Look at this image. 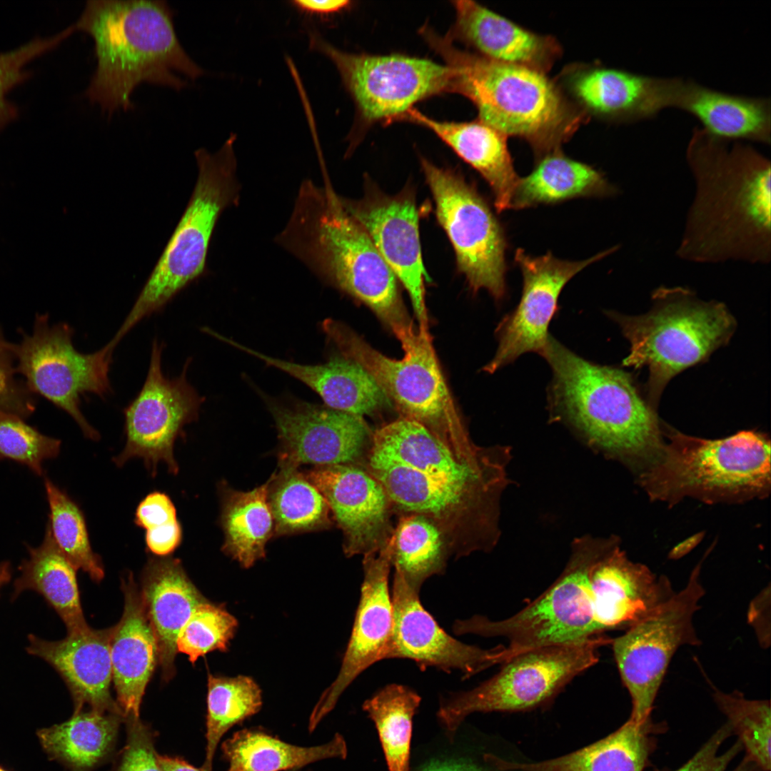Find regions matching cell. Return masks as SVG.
<instances>
[{
    "instance_id": "obj_1",
    "label": "cell",
    "mask_w": 771,
    "mask_h": 771,
    "mask_svg": "<svg viewBox=\"0 0 771 771\" xmlns=\"http://www.w3.org/2000/svg\"><path fill=\"white\" fill-rule=\"evenodd\" d=\"M512 457L511 448L501 445L458 455L423 425L400 416L373 433L363 466L394 510L433 520L459 558L497 545Z\"/></svg>"
},
{
    "instance_id": "obj_2",
    "label": "cell",
    "mask_w": 771,
    "mask_h": 771,
    "mask_svg": "<svg viewBox=\"0 0 771 771\" xmlns=\"http://www.w3.org/2000/svg\"><path fill=\"white\" fill-rule=\"evenodd\" d=\"M695 193L677 256L700 263L771 259V163L750 144L695 128L686 149Z\"/></svg>"
},
{
    "instance_id": "obj_3",
    "label": "cell",
    "mask_w": 771,
    "mask_h": 771,
    "mask_svg": "<svg viewBox=\"0 0 771 771\" xmlns=\"http://www.w3.org/2000/svg\"><path fill=\"white\" fill-rule=\"evenodd\" d=\"M304 180L275 242L315 276L368 306L398 339L414 328L397 278L366 231L343 206L328 175Z\"/></svg>"
},
{
    "instance_id": "obj_4",
    "label": "cell",
    "mask_w": 771,
    "mask_h": 771,
    "mask_svg": "<svg viewBox=\"0 0 771 771\" xmlns=\"http://www.w3.org/2000/svg\"><path fill=\"white\" fill-rule=\"evenodd\" d=\"M94 44L96 67L85 96L109 114L133 108L141 83L181 90L205 71L181 44L165 1L90 0L75 24Z\"/></svg>"
},
{
    "instance_id": "obj_5",
    "label": "cell",
    "mask_w": 771,
    "mask_h": 771,
    "mask_svg": "<svg viewBox=\"0 0 771 771\" xmlns=\"http://www.w3.org/2000/svg\"><path fill=\"white\" fill-rule=\"evenodd\" d=\"M541 356L553 374V421L565 423L593 451L628 466L647 469L658 459L665 442L656 411L628 373L588 361L550 336Z\"/></svg>"
},
{
    "instance_id": "obj_6",
    "label": "cell",
    "mask_w": 771,
    "mask_h": 771,
    "mask_svg": "<svg viewBox=\"0 0 771 771\" xmlns=\"http://www.w3.org/2000/svg\"><path fill=\"white\" fill-rule=\"evenodd\" d=\"M420 34L453 71V91L470 100L478 119L530 144L538 158L561 148L588 120L547 74L458 49L428 26Z\"/></svg>"
},
{
    "instance_id": "obj_7",
    "label": "cell",
    "mask_w": 771,
    "mask_h": 771,
    "mask_svg": "<svg viewBox=\"0 0 771 771\" xmlns=\"http://www.w3.org/2000/svg\"><path fill=\"white\" fill-rule=\"evenodd\" d=\"M651 299L652 308L645 314L607 315L630 345L623 364L647 368V403L656 410L670 379L727 343L736 321L724 303L700 300L687 288L660 286Z\"/></svg>"
},
{
    "instance_id": "obj_8",
    "label": "cell",
    "mask_w": 771,
    "mask_h": 771,
    "mask_svg": "<svg viewBox=\"0 0 771 771\" xmlns=\"http://www.w3.org/2000/svg\"><path fill=\"white\" fill-rule=\"evenodd\" d=\"M236 139L231 133L213 153L196 151L198 177L188 205L111 345L116 346L142 319L160 311L205 273L216 223L226 208L240 201Z\"/></svg>"
},
{
    "instance_id": "obj_9",
    "label": "cell",
    "mask_w": 771,
    "mask_h": 771,
    "mask_svg": "<svg viewBox=\"0 0 771 771\" xmlns=\"http://www.w3.org/2000/svg\"><path fill=\"white\" fill-rule=\"evenodd\" d=\"M658 459L640 475L652 499L706 502L764 497L770 488V443L755 431L707 440L672 432Z\"/></svg>"
},
{
    "instance_id": "obj_10",
    "label": "cell",
    "mask_w": 771,
    "mask_h": 771,
    "mask_svg": "<svg viewBox=\"0 0 771 771\" xmlns=\"http://www.w3.org/2000/svg\"><path fill=\"white\" fill-rule=\"evenodd\" d=\"M322 328L339 353L371 374L401 417L421 424L458 455L470 456L478 450L455 406L428 328L418 327L400 338L404 356L395 360L375 350L340 321L327 319Z\"/></svg>"
},
{
    "instance_id": "obj_11",
    "label": "cell",
    "mask_w": 771,
    "mask_h": 771,
    "mask_svg": "<svg viewBox=\"0 0 771 771\" xmlns=\"http://www.w3.org/2000/svg\"><path fill=\"white\" fill-rule=\"evenodd\" d=\"M615 539L590 535L575 538L563 571L534 601L502 620L483 616L457 620L454 632L505 638L510 658L530 650L580 642L600 635L603 631L594 618L590 573Z\"/></svg>"
},
{
    "instance_id": "obj_12",
    "label": "cell",
    "mask_w": 771,
    "mask_h": 771,
    "mask_svg": "<svg viewBox=\"0 0 771 771\" xmlns=\"http://www.w3.org/2000/svg\"><path fill=\"white\" fill-rule=\"evenodd\" d=\"M611 641L599 635L580 642L542 647L515 655L478 686L443 699L437 712L440 722L452 740L472 713L520 711L540 705L597 663L599 648Z\"/></svg>"
},
{
    "instance_id": "obj_13",
    "label": "cell",
    "mask_w": 771,
    "mask_h": 771,
    "mask_svg": "<svg viewBox=\"0 0 771 771\" xmlns=\"http://www.w3.org/2000/svg\"><path fill=\"white\" fill-rule=\"evenodd\" d=\"M73 328L66 323L51 325L47 314H36L31 333L12 343L17 374L28 388L68 413L84 436L100 438L81 409V398L92 393L105 398L112 391L109 379L114 351L106 345L83 353L73 343Z\"/></svg>"
},
{
    "instance_id": "obj_14",
    "label": "cell",
    "mask_w": 771,
    "mask_h": 771,
    "mask_svg": "<svg viewBox=\"0 0 771 771\" xmlns=\"http://www.w3.org/2000/svg\"><path fill=\"white\" fill-rule=\"evenodd\" d=\"M701 564L689 580L647 617L612 639L615 662L628 691L632 711L630 718L639 724L648 722L654 702L667 668L682 645H699L693 619L705 590L700 579Z\"/></svg>"
},
{
    "instance_id": "obj_15",
    "label": "cell",
    "mask_w": 771,
    "mask_h": 771,
    "mask_svg": "<svg viewBox=\"0 0 771 771\" xmlns=\"http://www.w3.org/2000/svg\"><path fill=\"white\" fill-rule=\"evenodd\" d=\"M308 36L309 49L336 66L364 121L399 120L417 102L453 91V71L446 64L402 55L349 53L327 41L313 27L308 28Z\"/></svg>"
},
{
    "instance_id": "obj_16",
    "label": "cell",
    "mask_w": 771,
    "mask_h": 771,
    "mask_svg": "<svg viewBox=\"0 0 771 771\" xmlns=\"http://www.w3.org/2000/svg\"><path fill=\"white\" fill-rule=\"evenodd\" d=\"M421 166L435 203L437 219L454 249L458 270L471 290L505 293L503 230L477 191L458 173L425 158Z\"/></svg>"
},
{
    "instance_id": "obj_17",
    "label": "cell",
    "mask_w": 771,
    "mask_h": 771,
    "mask_svg": "<svg viewBox=\"0 0 771 771\" xmlns=\"http://www.w3.org/2000/svg\"><path fill=\"white\" fill-rule=\"evenodd\" d=\"M163 349V343L155 338L143 385L124 410V448L113 458L118 467L134 458L141 459L152 477L161 463L169 473L178 474L175 442L183 435L184 427L197 420L204 401L186 377L191 360L178 376L168 378L162 371Z\"/></svg>"
},
{
    "instance_id": "obj_18",
    "label": "cell",
    "mask_w": 771,
    "mask_h": 771,
    "mask_svg": "<svg viewBox=\"0 0 771 771\" xmlns=\"http://www.w3.org/2000/svg\"><path fill=\"white\" fill-rule=\"evenodd\" d=\"M262 397L281 445L279 464L363 465L373 433L363 417L300 400Z\"/></svg>"
},
{
    "instance_id": "obj_19",
    "label": "cell",
    "mask_w": 771,
    "mask_h": 771,
    "mask_svg": "<svg viewBox=\"0 0 771 771\" xmlns=\"http://www.w3.org/2000/svg\"><path fill=\"white\" fill-rule=\"evenodd\" d=\"M617 247L580 261L559 259L548 252L533 257L518 248L515 261L523 277L520 301L498 323L496 353L483 371L493 373L528 352L541 354L550 335L548 326L556 313L559 296L565 284L588 265L600 260Z\"/></svg>"
},
{
    "instance_id": "obj_20",
    "label": "cell",
    "mask_w": 771,
    "mask_h": 771,
    "mask_svg": "<svg viewBox=\"0 0 771 771\" xmlns=\"http://www.w3.org/2000/svg\"><path fill=\"white\" fill-rule=\"evenodd\" d=\"M555 81L586 117L630 123L650 119L665 108H676L685 79L575 64L563 69Z\"/></svg>"
},
{
    "instance_id": "obj_21",
    "label": "cell",
    "mask_w": 771,
    "mask_h": 771,
    "mask_svg": "<svg viewBox=\"0 0 771 771\" xmlns=\"http://www.w3.org/2000/svg\"><path fill=\"white\" fill-rule=\"evenodd\" d=\"M346 211L368 233L397 280L407 290L418 327L427 328L425 280L428 278L421 254L418 212L410 189L389 196L371 185L359 200L341 196Z\"/></svg>"
},
{
    "instance_id": "obj_22",
    "label": "cell",
    "mask_w": 771,
    "mask_h": 771,
    "mask_svg": "<svg viewBox=\"0 0 771 771\" xmlns=\"http://www.w3.org/2000/svg\"><path fill=\"white\" fill-rule=\"evenodd\" d=\"M304 474L323 495L342 530L347 557L377 554L386 546L395 528L393 507L381 484L363 466H315Z\"/></svg>"
},
{
    "instance_id": "obj_23",
    "label": "cell",
    "mask_w": 771,
    "mask_h": 771,
    "mask_svg": "<svg viewBox=\"0 0 771 771\" xmlns=\"http://www.w3.org/2000/svg\"><path fill=\"white\" fill-rule=\"evenodd\" d=\"M391 600L393 628L386 659H410L422 669L458 670L468 677L509 658L506 647L485 650L448 635L422 605L419 592L395 573Z\"/></svg>"
},
{
    "instance_id": "obj_24",
    "label": "cell",
    "mask_w": 771,
    "mask_h": 771,
    "mask_svg": "<svg viewBox=\"0 0 771 771\" xmlns=\"http://www.w3.org/2000/svg\"><path fill=\"white\" fill-rule=\"evenodd\" d=\"M390 540L377 554L363 556L364 578L350 640L336 679L323 692L311 712L310 732L334 708L343 692L362 672L386 659L393 628L388 587Z\"/></svg>"
},
{
    "instance_id": "obj_25",
    "label": "cell",
    "mask_w": 771,
    "mask_h": 771,
    "mask_svg": "<svg viewBox=\"0 0 771 771\" xmlns=\"http://www.w3.org/2000/svg\"><path fill=\"white\" fill-rule=\"evenodd\" d=\"M618 538L593 564L590 586L594 618L603 632L647 617L674 593L669 579L630 560Z\"/></svg>"
},
{
    "instance_id": "obj_26",
    "label": "cell",
    "mask_w": 771,
    "mask_h": 771,
    "mask_svg": "<svg viewBox=\"0 0 771 771\" xmlns=\"http://www.w3.org/2000/svg\"><path fill=\"white\" fill-rule=\"evenodd\" d=\"M111 632L112 628H89L57 641L29 635L26 651L47 662L60 675L73 697L74 712L87 705L94 711L124 717L110 691Z\"/></svg>"
},
{
    "instance_id": "obj_27",
    "label": "cell",
    "mask_w": 771,
    "mask_h": 771,
    "mask_svg": "<svg viewBox=\"0 0 771 771\" xmlns=\"http://www.w3.org/2000/svg\"><path fill=\"white\" fill-rule=\"evenodd\" d=\"M455 23L446 36L487 59L547 74L561 56L558 41L533 32L473 1L453 2Z\"/></svg>"
},
{
    "instance_id": "obj_28",
    "label": "cell",
    "mask_w": 771,
    "mask_h": 771,
    "mask_svg": "<svg viewBox=\"0 0 771 771\" xmlns=\"http://www.w3.org/2000/svg\"><path fill=\"white\" fill-rule=\"evenodd\" d=\"M121 588L124 613L112 628L110 640L112 680L124 717H139L146 685L158 662V649L132 573L122 581Z\"/></svg>"
},
{
    "instance_id": "obj_29",
    "label": "cell",
    "mask_w": 771,
    "mask_h": 771,
    "mask_svg": "<svg viewBox=\"0 0 771 771\" xmlns=\"http://www.w3.org/2000/svg\"><path fill=\"white\" fill-rule=\"evenodd\" d=\"M140 593L156 638L162 678L167 682L176 672L178 635L194 610L207 600L188 578L181 561L173 558L148 560Z\"/></svg>"
},
{
    "instance_id": "obj_30",
    "label": "cell",
    "mask_w": 771,
    "mask_h": 771,
    "mask_svg": "<svg viewBox=\"0 0 771 771\" xmlns=\"http://www.w3.org/2000/svg\"><path fill=\"white\" fill-rule=\"evenodd\" d=\"M400 119L415 122L435 133L486 181L493 194L496 210L500 212L510 208L519 177L514 169L506 136L480 119L439 121L413 108Z\"/></svg>"
},
{
    "instance_id": "obj_31",
    "label": "cell",
    "mask_w": 771,
    "mask_h": 771,
    "mask_svg": "<svg viewBox=\"0 0 771 771\" xmlns=\"http://www.w3.org/2000/svg\"><path fill=\"white\" fill-rule=\"evenodd\" d=\"M232 346L301 381L334 410L363 417L390 404L371 374L339 353L324 363L304 365L266 356L236 341Z\"/></svg>"
},
{
    "instance_id": "obj_32",
    "label": "cell",
    "mask_w": 771,
    "mask_h": 771,
    "mask_svg": "<svg viewBox=\"0 0 771 771\" xmlns=\"http://www.w3.org/2000/svg\"><path fill=\"white\" fill-rule=\"evenodd\" d=\"M676 108L695 116L702 128L720 139L770 143V98L732 94L685 79Z\"/></svg>"
},
{
    "instance_id": "obj_33",
    "label": "cell",
    "mask_w": 771,
    "mask_h": 771,
    "mask_svg": "<svg viewBox=\"0 0 771 771\" xmlns=\"http://www.w3.org/2000/svg\"><path fill=\"white\" fill-rule=\"evenodd\" d=\"M647 723L629 718L607 737L570 754L545 761L522 763L488 754L500 770L520 771H643L649 754Z\"/></svg>"
},
{
    "instance_id": "obj_34",
    "label": "cell",
    "mask_w": 771,
    "mask_h": 771,
    "mask_svg": "<svg viewBox=\"0 0 771 771\" xmlns=\"http://www.w3.org/2000/svg\"><path fill=\"white\" fill-rule=\"evenodd\" d=\"M29 558L19 566L12 599L26 590L44 597L64 623L68 634L86 630L76 580V568L56 545L48 525L40 545L28 548Z\"/></svg>"
},
{
    "instance_id": "obj_35",
    "label": "cell",
    "mask_w": 771,
    "mask_h": 771,
    "mask_svg": "<svg viewBox=\"0 0 771 771\" xmlns=\"http://www.w3.org/2000/svg\"><path fill=\"white\" fill-rule=\"evenodd\" d=\"M616 192L601 172L558 149L538 158L532 172L519 178L510 208L556 203L578 197L608 196Z\"/></svg>"
},
{
    "instance_id": "obj_36",
    "label": "cell",
    "mask_w": 771,
    "mask_h": 771,
    "mask_svg": "<svg viewBox=\"0 0 771 771\" xmlns=\"http://www.w3.org/2000/svg\"><path fill=\"white\" fill-rule=\"evenodd\" d=\"M124 719L118 714L82 710L63 723L40 730L38 737L50 757L71 771H91L111 753Z\"/></svg>"
},
{
    "instance_id": "obj_37",
    "label": "cell",
    "mask_w": 771,
    "mask_h": 771,
    "mask_svg": "<svg viewBox=\"0 0 771 771\" xmlns=\"http://www.w3.org/2000/svg\"><path fill=\"white\" fill-rule=\"evenodd\" d=\"M221 750L228 762L227 771H286L347 755L346 742L338 733L326 744L301 747L257 729L233 733L222 743Z\"/></svg>"
},
{
    "instance_id": "obj_38",
    "label": "cell",
    "mask_w": 771,
    "mask_h": 771,
    "mask_svg": "<svg viewBox=\"0 0 771 771\" xmlns=\"http://www.w3.org/2000/svg\"><path fill=\"white\" fill-rule=\"evenodd\" d=\"M267 493L268 481L246 492L222 489V550L245 568L265 557L266 544L274 534Z\"/></svg>"
},
{
    "instance_id": "obj_39",
    "label": "cell",
    "mask_w": 771,
    "mask_h": 771,
    "mask_svg": "<svg viewBox=\"0 0 771 771\" xmlns=\"http://www.w3.org/2000/svg\"><path fill=\"white\" fill-rule=\"evenodd\" d=\"M452 555L438 525L418 514H402L392 536L391 565L409 587L419 592L424 582L444 573Z\"/></svg>"
},
{
    "instance_id": "obj_40",
    "label": "cell",
    "mask_w": 771,
    "mask_h": 771,
    "mask_svg": "<svg viewBox=\"0 0 771 771\" xmlns=\"http://www.w3.org/2000/svg\"><path fill=\"white\" fill-rule=\"evenodd\" d=\"M268 480V503L274 534L283 535L327 529L330 508L323 495L298 467L279 464Z\"/></svg>"
},
{
    "instance_id": "obj_41",
    "label": "cell",
    "mask_w": 771,
    "mask_h": 771,
    "mask_svg": "<svg viewBox=\"0 0 771 771\" xmlns=\"http://www.w3.org/2000/svg\"><path fill=\"white\" fill-rule=\"evenodd\" d=\"M420 702V697L409 687L390 684L363 703L375 723L389 771H410L412 722Z\"/></svg>"
},
{
    "instance_id": "obj_42",
    "label": "cell",
    "mask_w": 771,
    "mask_h": 771,
    "mask_svg": "<svg viewBox=\"0 0 771 771\" xmlns=\"http://www.w3.org/2000/svg\"><path fill=\"white\" fill-rule=\"evenodd\" d=\"M261 706V690L251 677L208 675L203 771H212L213 757L223 735L236 724L256 714Z\"/></svg>"
},
{
    "instance_id": "obj_43",
    "label": "cell",
    "mask_w": 771,
    "mask_h": 771,
    "mask_svg": "<svg viewBox=\"0 0 771 771\" xmlns=\"http://www.w3.org/2000/svg\"><path fill=\"white\" fill-rule=\"evenodd\" d=\"M44 487L49 506L47 525L56 545L77 570L88 573L96 582L101 581L104 569L99 555L91 548L83 512L47 478Z\"/></svg>"
},
{
    "instance_id": "obj_44",
    "label": "cell",
    "mask_w": 771,
    "mask_h": 771,
    "mask_svg": "<svg viewBox=\"0 0 771 771\" xmlns=\"http://www.w3.org/2000/svg\"><path fill=\"white\" fill-rule=\"evenodd\" d=\"M713 698L745 747L748 760L770 770L771 712L768 700H748L742 692H724L714 686Z\"/></svg>"
},
{
    "instance_id": "obj_45",
    "label": "cell",
    "mask_w": 771,
    "mask_h": 771,
    "mask_svg": "<svg viewBox=\"0 0 771 771\" xmlns=\"http://www.w3.org/2000/svg\"><path fill=\"white\" fill-rule=\"evenodd\" d=\"M237 627L236 618L222 605L206 600L194 610L181 628L176 640L177 652L187 655L194 664L208 652L226 651Z\"/></svg>"
},
{
    "instance_id": "obj_46",
    "label": "cell",
    "mask_w": 771,
    "mask_h": 771,
    "mask_svg": "<svg viewBox=\"0 0 771 771\" xmlns=\"http://www.w3.org/2000/svg\"><path fill=\"white\" fill-rule=\"evenodd\" d=\"M61 440L40 433L17 415L0 410V461L14 460L41 475L43 463L59 455Z\"/></svg>"
},
{
    "instance_id": "obj_47",
    "label": "cell",
    "mask_w": 771,
    "mask_h": 771,
    "mask_svg": "<svg viewBox=\"0 0 771 771\" xmlns=\"http://www.w3.org/2000/svg\"><path fill=\"white\" fill-rule=\"evenodd\" d=\"M72 33L68 27L52 36L35 38L18 48L0 53V132L19 117L18 106L7 96L32 76L26 69L28 63L56 48Z\"/></svg>"
},
{
    "instance_id": "obj_48",
    "label": "cell",
    "mask_w": 771,
    "mask_h": 771,
    "mask_svg": "<svg viewBox=\"0 0 771 771\" xmlns=\"http://www.w3.org/2000/svg\"><path fill=\"white\" fill-rule=\"evenodd\" d=\"M11 345L0 329V410L26 419L34 412L36 399L24 381L16 377Z\"/></svg>"
},
{
    "instance_id": "obj_49",
    "label": "cell",
    "mask_w": 771,
    "mask_h": 771,
    "mask_svg": "<svg viewBox=\"0 0 771 771\" xmlns=\"http://www.w3.org/2000/svg\"><path fill=\"white\" fill-rule=\"evenodd\" d=\"M126 742L115 771H163L154 747V734L139 717H126Z\"/></svg>"
},
{
    "instance_id": "obj_50",
    "label": "cell",
    "mask_w": 771,
    "mask_h": 771,
    "mask_svg": "<svg viewBox=\"0 0 771 771\" xmlns=\"http://www.w3.org/2000/svg\"><path fill=\"white\" fill-rule=\"evenodd\" d=\"M730 731L727 724L722 727L685 764L675 771H726L740 747L737 743L726 752L719 753L720 745ZM734 771H745V769L742 765Z\"/></svg>"
},
{
    "instance_id": "obj_51",
    "label": "cell",
    "mask_w": 771,
    "mask_h": 771,
    "mask_svg": "<svg viewBox=\"0 0 771 771\" xmlns=\"http://www.w3.org/2000/svg\"><path fill=\"white\" fill-rule=\"evenodd\" d=\"M178 521L176 507L170 497L162 492L148 494L138 505L134 522L146 530H154Z\"/></svg>"
},
{
    "instance_id": "obj_52",
    "label": "cell",
    "mask_w": 771,
    "mask_h": 771,
    "mask_svg": "<svg viewBox=\"0 0 771 771\" xmlns=\"http://www.w3.org/2000/svg\"><path fill=\"white\" fill-rule=\"evenodd\" d=\"M183 530L179 521L163 528L146 531L145 543L148 550L160 557L171 554L181 543Z\"/></svg>"
},
{
    "instance_id": "obj_53",
    "label": "cell",
    "mask_w": 771,
    "mask_h": 771,
    "mask_svg": "<svg viewBox=\"0 0 771 771\" xmlns=\"http://www.w3.org/2000/svg\"><path fill=\"white\" fill-rule=\"evenodd\" d=\"M770 588L768 586L757 595L750 605L747 618L764 647L770 645Z\"/></svg>"
},
{
    "instance_id": "obj_54",
    "label": "cell",
    "mask_w": 771,
    "mask_h": 771,
    "mask_svg": "<svg viewBox=\"0 0 771 771\" xmlns=\"http://www.w3.org/2000/svg\"><path fill=\"white\" fill-rule=\"evenodd\" d=\"M412 771V770H410ZM414 771H493L470 758L456 754L441 755L430 758Z\"/></svg>"
},
{
    "instance_id": "obj_55",
    "label": "cell",
    "mask_w": 771,
    "mask_h": 771,
    "mask_svg": "<svg viewBox=\"0 0 771 771\" xmlns=\"http://www.w3.org/2000/svg\"><path fill=\"white\" fill-rule=\"evenodd\" d=\"M288 3L303 16L325 20L346 10L352 2L347 0H293Z\"/></svg>"
},
{
    "instance_id": "obj_56",
    "label": "cell",
    "mask_w": 771,
    "mask_h": 771,
    "mask_svg": "<svg viewBox=\"0 0 771 771\" xmlns=\"http://www.w3.org/2000/svg\"><path fill=\"white\" fill-rule=\"evenodd\" d=\"M158 761L163 771H203L201 767L197 768L184 760L176 757H173L158 754Z\"/></svg>"
},
{
    "instance_id": "obj_57",
    "label": "cell",
    "mask_w": 771,
    "mask_h": 771,
    "mask_svg": "<svg viewBox=\"0 0 771 771\" xmlns=\"http://www.w3.org/2000/svg\"><path fill=\"white\" fill-rule=\"evenodd\" d=\"M11 577L10 563L6 561L0 563V588L10 580Z\"/></svg>"
},
{
    "instance_id": "obj_58",
    "label": "cell",
    "mask_w": 771,
    "mask_h": 771,
    "mask_svg": "<svg viewBox=\"0 0 771 771\" xmlns=\"http://www.w3.org/2000/svg\"><path fill=\"white\" fill-rule=\"evenodd\" d=\"M0 771H6V770H4L3 768H1V767H0Z\"/></svg>"
}]
</instances>
